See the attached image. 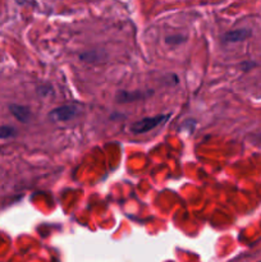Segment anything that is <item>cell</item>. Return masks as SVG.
<instances>
[{
    "label": "cell",
    "mask_w": 261,
    "mask_h": 262,
    "mask_svg": "<svg viewBox=\"0 0 261 262\" xmlns=\"http://www.w3.org/2000/svg\"><path fill=\"white\" fill-rule=\"evenodd\" d=\"M258 140H260V141H261V135H260V136H258Z\"/></svg>",
    "instance_id": "8992f818"
},
{
    "label": "cell",
    "mask_w": 261,
    "mask_h": 262,
    "mask_svg": "<svg viewBox=\"0 0 261 262\" xmlns=\"http://www.w3.org/2000/svg\"><path fill=\"white\" fill-rule=\"evenodd\" d=\"M251 31L246 30V28H239V30L231 31V32H227L223 37L225 42H241L243 40H246L247 37H250Z\"/></svg>",
    "instance_id": "3957f363"
},
{
    "label": "cell",
    "mask_w": 261,
    "mask_h": 262,
    "mask_svg": "<svg viewBox=\"0 0 261 262\" xmlns=\"http://www.w3.org/2000/svg\"><path fill=\"white\" fill-rule=\"evenodd\" d=\"M16 135H17V132H16V129H14L13 127H9V125H3V127H0V138H3V140L12 138Z\"/></svg>",
    "instance_id": "5b68a950"
},
{
    "label": "cell",
    "mask_w": 261,
    "mask_h": 262,
    "mask_svg": "<svg viewBox=\"0 0 261 262\" xmlns=\"http://www.w3.org/2000/svg\"><path fill=\"white\" fill-rule=\"evenodd\" d=\"M169 118V115H156L144 118L139 121H135L134 124L130 125V132L135 135H142V133H148L160 125L163 121H165Z\"/></svg>",
    "instance_id": "6da1fadb"
},
{
    "label": "cell",
    "mask_w": 261,
    "mask_h": 262,
    "mask_svg": "<svg viewBox=\"0 0 261 262\" xmlns=\"http://www.w3.org/2000/svg\"><path fill=\"white\" fill-rule=\"evenodd\" d=\"M78 111H80L78 106H76V105H63V106H59V108H55L53 111H50L49 118L55 121H68L72 120L77 115Z\"/></svg>",
    "instance_id": "7a4b0ae2"
},
{
    "label": "cell",
    "mask_w": 261,
    "mask_h": 262,
    "mask_svg": "<svg viewBox=\"0 0 261 262\" xmlns=\"http://www.w3.org/2000/svg\"><path fill=\"white\" fill-rule=\"evenodd\" d=\"M11 111L16 118L22 123H27L30 120L31 113L28 108L26 106H21V105H11Z\"/></svg>",
    "instance_id": "277c9868"
}]
</instances>
